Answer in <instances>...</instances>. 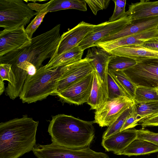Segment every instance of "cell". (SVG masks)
<instances>
[{"label": "cell", "mask_w": 158, "mask_h": 158, "mask_svg": "<svg viewBox=\"0 0 158 158\" xmlns=\"http://www.w3.org/2000/svg\"><path fill=\"white\" fill-rule=\"evenodd\" d=\"M38 121L27 115L0 124V158H19L36 144Z\"/></svg>", "instance_id": "6da1fadb"}, {"label": "cell", "mask_w": 158, "mask_h": 158, "mask_svg": "<svg viewBox=\"0 0 158 158\" xmlns=\"http://www.w3.org/2000/svg\"><path fill=\"white\" fill-rule=\"evenodd\" d=\"M94 120H83L64 114L52 116L48 132L52 143L65 147L79 149L89 146L95 135Z\"/></svg>", "instance_id": "7a4b0ae2"}, {"label": "cell", "mask_w": 158, "mask_h": 158, "mask_svg": "<svg viewBox=\"0 0 158 158\" xmlns=\"http://www.w3.org/2000/svg\"><path fill=\"white\" fill-rule=\"evenodd\" d=\"M60 25L31 38V44L27 47L8 53L0 57V64L6 63L14 66L27 61L37 70L47 59H51L56 51L60 37Z\"/></svg>", "instance_id": "3957f363"}, {"label": "cell", "mask_w": 158, "mask_h": 158, "mask_svg": "<svg viewBox=\"0 0 158 158\" xmlns=\"http://www.w3.org/2000/svg\"><path fill=\"white\" fill-rule=\"evenodd\" d=\"M61 76L60 67L46 70L41 67L33 75H28L19 95L23 103H31L54 95Z\"/></svg>", "instance_id": "277c9868"}, {"label": "cell", "mask_w": 158, "mask_h": 158, "mask_svg": "<svg viewBox=\"0 0 158 158\" xmlns=\"http://www.w3.org/2000/svg\"><path fill=\"white\" fill-rule=\"evenodd\" d=\"M22 0H0V27L11 30L25 27L37 14Z\"/></svg>", "instance_id": "5b68a950"}, {"label": "cell", "mask_w": 158, "mask_h": 158, "mask_svg": "<svg viewBox=\"0 0 158 158\" xmlns=\"http://www.w3.org/2000/svg\"><path fill=\"white\" fill-rule=\"evenodd\" d=\"M32 151L38 158H110L106 154L95 152L89 147L73 149L52 143L45 145L36 144Z\"/></svg>", "instance_id": "8992f818"}, {"label": "cell", "mask_w": 158, "mask_h": 158, "mask_svg": "<svg viewBox=\"0 0 158 158\" xmlns=\"http://www.w3.org/2000/svg\"><path fill=\"white\" fill-rule=\"evenodd\" d=\"M123 71L137 86L158 87V58L140 60Z\"/></svg>", "instance_id": "52a82bcc"}, {"label": "cell", "mask_w": 158, "mask_h": 158, "mask_svg": "<svg viewBox=\"0 0 158 158\" xmlns=\"http://www.w3.org/2000/svg\"><path fill=\"white\" fill-rule=\"evenodd\" d=\"M91 60L85 57L60 67L61 76L57 81L54 95L95 71Z\"/></svg>", "instance_id": "ba28073f"}, {"label": "cell", "mask_w": 158, "mask_h": 158, "mask_svg": "<svg viewBox=\"0 0 158 158\" xmlns=\"http://www.w3.org/2000/svg\"><path fill=\"white\" fill-rule=\"evenodd\" d=\"M134 100L127 97H120L108 99L95 112V123L102 127L113 123L127 109L134 105Z\"/></svg>", "instance_id": "9c48e42d"}, {"label": "cell", "mask_w": 158, "mask_h": 158, "mask_svg": "<svg viewBox=\"0 0 158 158\" xmlns=\"http://www.w3.org/2000/svg\"><path fill=\"white\" fill-rule=\"evenodd\" d=\"M94 72L57 94L59 100L63 103L78 105L87 103L92 89Z\"/></svg>", "instance_id": "30bf717a"}, {"label": "cell", "mask_w": 158, "mask_h": 158, "mask_svg": "<svg viewBox=\"0 0 158 158\" xmlns=\"http://www.w3.org/2000/svg\"><path fill=\"white\" fill-rule=\"evenodd\" d=\"M131 20L130 16L127 15L117 21H107L99 24L97 27L88 33L77 46L83 51L91 48L100 40L121 30Z\"/></svg>", "instance_id": "8fae6325"}, {"label": "cell", "mask_w": 158, "mask_h": 158, "mask_svg": "<svg viewBox=\"0 0 158 158\" xmlns=\"http://www.w3.org/2000/svg\"><path fill=\"white\" fill-rule=\"evenodd\" d=\"M99 25L82 21L61 36L58 48L52 57H55L78 45L85 36Z\"/></svg>", "instance_id": "7c38bea8"}, {"label": "cell", "mask_w": 158, "mask_h": 158, "mask_svg": "<svg viewBox=\"0 0 158 158\" xmlns=\"http://www.w3.org/2000/svg\"><path fill=\"white\" fill-rule=\"evenodd\" d=\"M25 27L0 31V57L10 52L23 49L29 45L31 40Z\"/></svg>", "instance_id": "4fadbf2b"}, {"label": "cell", "mask_w": 158, "mask_h": 158, "mask_svg": "<svg viewBox=\"0 0 158 158\" xmlns=\"http://www.w3.org/2000/svg\"><path fill=\"white\" fill-rule=\"evenodd\" d=\"M158 36V28H152L112 40L97 42L94 46L108 52L115 48L125 46L141 45L146 41Z\"/></svg>", "instance_id": "5bb4252c"}, {"label": "cell", "mask_w": 158, "mask_h": 158, "mask_svg": "<svg viewBox=\"0 0 158 158\" xmlns=\"http://www.w3.org/2000/svg\"><path fill=\"white\" fill-rule=\"evenodd\" d=\"M158 28V15L131 20L129 23L119 31L102 39L97 42L110 41L145 30Z\"/></svg>", "instance_id": "9a60e30c"}, {"label": "cell", "mask_w": 158, "mask_h": 158, "mask_svg": "<svg viewBox=\"0 0 158 158\" xmlns=\"http://www.w3.org/2000/svg\"><path fill=\"white\" fill-rule=\"evenodd\" d=\"M137 130H124L106 138L102 139L101 145L107 152H113L116 154L125 148L137 138Z\"/></svg>", "instance_id": "2e32d148"}, {"label": "cell", "mask_w": 158, "mask_h": 158, "mask_svg": "<svg viewBox=\"0 0 158 158\" xmlns=\"http://www.w3.org/2000/svg\"><path fill=\"white\" fill-rule=\"evenodd\" d=\"M111 55L101 48L93 46L87 51L86 57L91 60L102 81L107 85L108 66Z\"/></svg>", "instance_id": "e0dca14e"}, {"label": "cell", "mask_w": 158, "mask_h": 158, "mask_svg": "<svg viewBox=\"0 0 158 158\" xmlns=\"http://www.w3.org/2000/svg\"><path fill=\"white\" fill-rule=\"evenodd\" d=\"M110 55L128 57L137 62L147 59L158 58V51L144 48L140 45H128L115 48L109 52Z\"/></svg>", "instance_id": "ac0fdd59"}, {"label": "cell", "mask_w": 158, "mask_h": 158, "mask_svg": "<svg viewBox=\"0 0 158 158\" xmlns=\"http://www.w3.org/2000/svg\"><path fill=\"white\" fill-rule=\"evenodd\" d=\"M108 99V85L102 81L95 71L92 89L87 103L90 106V109L96 110L102 107Z\"/></svg>", "instance_id": "d6986e66"}, {"label": "cell", "mask_w": 158, "mask_h": 158, "mask_svg": "<svg viewBox=\"0 0 158 158\" xmlns=\"http://www.w3.org/2000/svg\"><path fill=\"white\" fill-rule=\"evenodd\" d=\"M131 20L158 15V1L141 0L131 3L126 11Z\"/></svg>", "instance_id": "ffe728a7"}, {"label": "cell", "mask_w": 158, "mask_h": 158, "mask_svg": "<svg viewBox=\"0 0 158 158\" xmlns=\"http://www.w3.org/2000/svg\"><path fill=\"white\" fill-rule=\"evenodd\" d=\"M84 51L77 46L55 57H52L45 65L46 70L54 69L82 59Z\"/></svg>", "instance_id": "44dd1931"}, {"label": "cell", "mask_w": 158, "mask_h": 158, "mask_svg": "<svg viewBox=\"0 0 158 158\" xmlns=\"http://www.w3.org/2000/svg\"><path fill=\"white\" fill-rule=\"evenodd\" d=\"M158 152V146L146 140L136 139L117 155L129 156L150 154Z\"/></svg>", "instance_id": "7402d4cb"}, {"label": "cell", "mask_w": 158, "mask_h": 158, "mask_svg": "<svg viewBox=\"0 0 158 158\" xmlns=\"http://www.w3.org/2000/svg\"><path fill=\"white\" fill-rule=\"evenodd\" d=\"M47 3L48 12L68 9L84 11L87 10V3L85 0H52Z\"/></svg>", "instance_id": "603a6c76"}, {"label": "cell", "mask_w": 158, "mask_h": 158, "mask_svg": "<svg viewBox=\"0 0 158 158\" xmlns=\"http://www.w3.org/2000/svg\"><path fill=\"white\" fill-rule=\"evenodd\" d=\"M117 83L134 100L137 86L133 83L123 71L108 70Z\"/></svg>", "instance_id": "cb8c5ba5"}, {"label": "cell", "mask_w": 158, "mask_h": 158, "mask_svg": "<svg viewBox=\"0 0 158 158\" xmlns=\"http://www.w3.org/2000/svg\"><path fill=\"white\" fill-rule=\"evenodd\" d=\"M135 106V103L125 110L113 123L108 127L103 133L102 139L106 138L120 131L126 119L133 111Z\"/></svg>", "instance_id": "d4e9b609"}, {"label": "cell", "mask_w": 158, "mask_h": 158, "mask_svg": "<svg viewBox=\"0 0 158 158\" xmlns=\"http://www.w3.org/2000/svg\"><path fill=\"white\" fill-rule=\"evenodd\" d=\"M137 63V62L132 59L124 56L111 55L108 70L123 71Z\"/></svg>", "instance_id": "484cf974"}, {"label": "cell", "mask_w": 158, "mask_h": 158, "mask_svg": "<svg viewBox=\"0 0 158 158\" xmlns=\"http://www.w3.org/2000/svg\"><path fill=\"white\" fill-rule=\"evenodd\" d=\"M134 100L135 102H147L158 101V94L155 89L137 86Z\"/></svg>", "instance_id": "4316f807"}, {"label": "cell", "mask_w": 158, "mask_h": 158, "mask_svg": "<svg viewBox=\"0 0 158 158\" xmlns=\"http://www.w3.org/2000/svg\"><path fill=\"white\" fill-rule=\"evenodd\" d=\"M135 108L141 120L158 112V101L135 102Z\"/></svg>", "instance_id": "83f0119b"}, {"label": "cell", "mask_w": 158, "mask_h": 158, "mask_svg": "<svg viewBox=\"0 0 158 158\" xmlns=\"http://www.w3.org/2000/svg\"><path fill=\"white\" fill-rule=\"evenodd\" d=\"M107 85L108 99H111L120 97H127L132 99L117 83L113 77L108 72L107 76Z\"/></svg>", "instance_id": "f1b7e54d"}, {"label": "cell", "mask_w": 158, "mask_h": 158, "mask_svg": "<svg viewBox=\"0 0 158 158\" xmlns=\"http://www.w3.org/2000/svg\"><path fill=\"white\" fill-rule=\"evenodd\" d=\"M11 67L12 65L10 64H0V79L8 81V85L5 90L10 88L15 84V77Z\"/></svg>", "instance_id": "f546056e"}, {"label": "cell", "mask_w": 158, "mask_h": 158, "mask_svg": "<svg viewBox=\"0 0 158 158\" xmlns=\"http://www.w3.org/2000/svg\"><path fill=\"white\" fill-rule=\"evenodd\" d=\"M48 13L47 6L37 12L35 17L25 29L29 38L31 39L32 38L33 33L40 25L45 15Z\"/></svg>", "instance_id": "4dcf8cb0"}, {"label": "cell", "mask_w": 158, "mask_h": 158, "mask_svg": "<svg viewBox=\"0 0 158 158\" xmlns=\"http://www.w3.org/2000/svg\"><path fill=\"white\" fill-rule=\"evenodd\" d=\"M115 4L113 13L109 18L108 22H112L117 21L127 15L125 11L126 0H113Z\"/></svg>", "instance_id": "1f68e13d"}, {"label": "cell", "mask_w": 158, "mask_h": 158, "mask_svg": "<svg viewBox=\"0 0 158 158\" xmlns=\"http://www.w3.org/2000/svg\"><path fill=\"white\" fill-rule=\"evenodd\" d=\"M137 138L150 142L158 146V133H155L144 128L137 130Z\"/></svg>", "instance_id": "d6a6232c"}, {"label": "cell", "mask_w": 158, "mask_h": 158, "mask_svg": "<svg viewBox=\"0 0 158 158\" xmlns=\"http://www.w3.org/2000/svg\"><path fill=\"white\" fill-rule=\"evenodd\" d=\"M85 0L95 15L99 10L106 9L110 1V0Z\"/></svg>", "instance_id": "836d02e7"}, {"label": "cell", "mask_w": 158, "mask_h": 158, "mask_svg": "<svg viewBox=\"0 0 158 158\" xmlns=\"http://www.w3.org/2000/svg\"><path fill=\"white\" fill-rule=\"evenodd\" d=\"M141 120L137 114L135 108V104L133 111L126 119L120 131L124 130L133 128L139 125L138 122Z\"/></svg>", "instance_id": "e575fe53"}, {"label": "cell", "mask_w": 158, "mask_h": 158, "mask_svg": "<svg viewBox=\"0 0 158 158\" xmlns=\"http://www.w3.org/2000/svg\"><path fill=\"white\" fill-rule=\"evenodd\" d=\"M138 124L143 128L149 126H158V112L140 120Z\"/></svg>", "instance_id": "d590c367"}, {"label": "cell", "mask_w": 158, "mask_h": 158, "mask_svg": "<svg viewBox=\"0 0 158 158\" xmlns=\"http://www.w3.org/2000/svg\"><path fill=\"white\" fill-rule=\"evenodd\" d=\"M140 46L146 48L158 51V36L146 41Z\"/></svg>", "instance_id": "8d00e7d4"}, {"label": "cell", "mask_w": 158, "mask_h": 158, "mask_svg": "<svg viewBox=\"0 0 158 158\" xmlns=\"http://www.w3.org/2000/svg\"><path fill=\"white\" fill-rule=\"evenodd\" d=\"M4 83L3 81L0 79V95H1L5 90Z\"/></svg>", "instance_id": "74e56055"}, {"label": "cell", "mask_w": 158, "mask_h": 158, "mask_svg": "<svg viewBox=\"0 0 158 158\" xmlns=\"http://www.w3.org/2000/svg\"><path fill=\"white\" fill-rule=\"evenodd\" d=\"M155 89H156V90L158 94V87L156 88H155Z\"/></svg>", "instance_id": "f35d334b"}, {"label": "cell", "mask_w": 158, "mask_h": 158, "mask_svg": "<svg viewBox=\"0 0 158 158\" xmlns=\"http://www.w3.org/2000/svg\"><path fill=\"white\" fill-rule=\"evenodd\" d=\"M157 158H158V156H157Z\"/></svg>", "instance_id": "ab89813d"}, {"label": "cell", "mask_w": 158, "mask_h": 158, "mask_svg": "<svg viewBox=\"0 0 158 158\" xmlns=\"http://www.w3.org/2000/svg\"></svg>", "instance_id": "60d3db41"}]
</instances>
